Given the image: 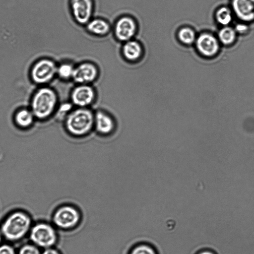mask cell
Wrapping results in <instances>:
<instances>
[{
	"label": "cell",
	"mask_w": 254,
	"mask_h": 254,
	"mask_svg": "<svg viewBox=\"0 0 254 254\" xmlns=\"http://www.w3.org/2000/svg\"><path fill=\"white\" fill-rule=\"evenodd\" d=\"M59 104L57 92L50 87L43 86L33 94L29 108L36 120L45 121L54 117Z\"/></svg>",
	"instance_id": "7a4b0ae2"
},
{
	"label": "cell",
	"mask_w": 254,
	"mask_h": 254,
	"mask_svg": "<svg viewBox=\"0 0 254 254\" xmlns=\"http://www.w3.org/2000/svg\"><path fill=\"white\" fill-rule=\"evenodd\" d=\"M80 219L79 211L74 206L65 205L58 208L53 215L54 224L63 229H68L76 226Z\"/></svg>",
	"instance_id": "30bf717a"
},
{
	"label": "cell",
	"mask_w": 254,
	"mask_h": 254,
	"mask_svg": "<svg viewBox=\"0 0 254 254\" xmlns=\"http://www.w3.org/2000/svg\"><path fill=\"white\" fill-rule=\"evenodd\" d=\"M42 254H60V253L54 249L49 248H47Z\"/></svg>",
	"instance_id": "484cf974"
},
{
	"label": "cell",
	"mask_w": 254,
	"mask_h": 254,
	"mask_svg": "<svg viewBox=\"0 0 254 254\" xmlns=\"http://www.w3.org/2000/svg\"><path fill=\"white\" fill-rule=\"evenodd\" d=\"M198 254H215L214 253L209 251H203L200 252Z\"/></svg>",
	"instance_id": "4316f807"
},
{
	"label": "cell",
	"mask_w": 254,
	"mask_h": 254,
	"mask_svg": "<svg viewBox=\"0 0 254 254\" xmlns=\"http://www.w3.org/2000/svg\"><path fill=\"white\" fill-rule=\"evenodd\" d=\"M18 254H40L39 250L32 245H25L19 250Z\"/></svg>",
	"instance_id": "603a6c76"
},
{
	"label": "cell",
	"mask_w": 254,
	"mask_h": 254,
	"mask_svg": "<svg viewBox=\"0 0 254 254\" xmlns=\"http://www.w3.org/2000/svg\"><path fill=\"white\" fill-rule=\"evenodd\" d=\"M14 125L21 129H28L34 125L36 119L29 108H21L15 111L13 116Z\"/></svg>",
	"instance_id": "2e32d148"
},
{
	"label": "cell",
	"mask_w": 254,
	"mask_h": 254,
	"mask_svg": "<svg viewBox=\"0 0 254 254\" xmlns=\"http://www.w3.org/2000/svg\"><path fill=\"white\" fill-rule=\"evenodd\" d=\"M63 123L68 135L84 137L94 130V111L91 108L74 107Z\"/></svg>",
	"instance_id": "6da1fadb"
},
{
	"label": "cell",
	"mask_w": 254,
	"mask_h": 254,
	"mask_svg": "<svg viewBox=\"0 0 254 254\" xmlns=\"http://www.w3.org/2000/svg\"><path fill=\"white\" fill-rule=\"evenodd\" d=\"M234 28L237 34H246L249 30L247 25L243 22L237 24Z\"/></svg>",
	"instance_id": "cb8c5ba5"
},
{
	"label": "cell",
	"mask_w": 254,
	"mask_h": 254,
	"mask_svg": "<svg viewBox=\"0 0 254 254\" xmlns=\"http://www.w3.org/2000/svg\"><path fill=\"white\" fill-rule=\"evenodd\" d=\"M121 55L127 63L136 64L144 57V46L141 42L134 38L122 43Z\"/></svg>",
	"instance_id": "4fadbf2b"
},
{
	"label": "cell",
	"mask_w": 254,
	"mask_h": 254,
	"mask_svg": "<svg viewBox=\"0 0 254 254\" xmlns=\"http://www.w3.org/2000/svg\"><path fill=\"white\" fill-rule=\"evenodd\" d=\"M84 27L89 34L101 38L108 36L112 30L110 23L107 19L100 17H93Z\"/></svg>",
	"instance_id": "9a60e30c"
},
{
	"label": "cell",
	"mask_w": 254,
	"mask_h": 254,
	"mask_svg": "<svg viewBox=\"0 0 254 254\" xmlns=\"http://www.w3.org/2000/svg\"><path fill=\"white\" fill-rule=\"evenodd\" d=\"M231 9L234 16L243 22L254 19V0H232Z\"/></svg>",
	"instance_id": "5bb4252c"
},
{
	"label": "cell",
	"mask_w": 254,
	"mask_h": 254,
	"mask_svg": "<svg viewBox=\"0 0 254 254\" xmlns=\"http://www.w3.org/2000/svg\"><path fill=\"white\" fill-rule=\"evenodd\" d=\"M1 232L0 231V242H1Z\"/></svg>",
	"instance_id": "83f0119b"
},
{
	"label": "cell",
	"mask_w": 254,
	"mask_h": 254,
	"mask_svg": "<svg viewBox=\"0 0 254 254\" xmlns=\"http://www.w3.org/2000/svg\"><path fill=\"white\" fill-rule=\"evenodd\" d=\"M57 65L51 59L44 58L37 61L31 69L32 81L40 85L50 82L57 76Z\"/></svg>",
	"instance_id": "5b68a950"
},
{
	"label": "cell",
	"mask_w": 254,
	"mask_h": 254,
	"mask_svg": "<svg viewBox=\"0 0 254 254\" xmlns=\"http://www.w3.org/2000/svg\"><path fill=\"white\" fill-rule=\"evenodd\" d=\"M0 254H15L13 248L7 244L0 246Z\"/></svg>",
	"instance_id": "d4e9b609"
},
{
	"label": "cell",
	"mask_w": 254,
	"mask_h": 254,
	"mask_svg": "<svg viewBox=\"0 0 254 254\" xmlns=\"http://www.w3.org/2000/svg\"><path fill=\"white\" fill-rule=\"evenodd\" d=\"M234 16L231 8L226 6L219 7L216 10L215 13L216 22L222 27L230 26Z\"/></svg>",
	"instance_id": "ac0fdd59"
},
{
	"label": "cell",
	"mask_w": 254,
	"mask_h": 254,
	"mask_svg": "<svg viewBox=\"0 0 254 254\" xmlns=\"http://www.w3.org/2000/svg\"><path fill=\"white\" fill-rule=\"evenodd\" d=\"M138 30L139 25L135 18L129 14H123L114 22L112 32L115 39L123 43L135 38Z\"/></svg>",
	"instance_id": "277c9868"
},
{
	"label": "cell",
	"mask_w": 254,
	"mask_h": 254,
	"mask_svg": "<svg viewBox=\"0 0 254 254\" xmlns=\"http://www.w3.org/2000/svg\"><path fill=\"white\" fill-rule=\"evenodd\" d=\"M91 84H75L71 89L69 101L74 107L90 108L96 102L97 92Z\"/></svg>",
	"instance_id": "8992f818"
},
{
	"label": "cell",
	"mask_w": 254,
	"mask_h": 254,
	"mask_svg": "<svg viewBox=\"0 0 254 254\" xmlns=\"http://www.w3.org/2000/svg\"><path fill=\"white\" fill-rule=\"evenodd\" d=\"M69 7L73 20L79 26H84L93 17V0H69Z\"/></svg>",
	"instance_id": "ba28073f"
},
{
	"label": "cell",
	"mask_w": 254,
	"mask_h": 254,
	"mask_svg": "<svg viewBox=\"0 0 254 254\" xmlns=\"http://www.w3.org/2000/svg\"><path fill=\"white\" fill-rule=\"evenodd\" d=\"M100 75L98 65L93 62L84 61L75 64L72 81L75 84H91Z\"/></svg>",
	"instance_id": "52a82bcc"
},
{
	"label": "cell",
	"mask_w": 254,
	"mask_h": 254,
	"mask_svg": "<svg viewBox=\"0 0 254 254\" xmlns=\"http://www.w3.org/2000/svg\"><path fill=\"white\" fill-rule=\"evenodd\" d=\"M220 43L217 37L208 32L197 36L194 45L197 51L205 58H212L219 53Z\"/></svg>",
	"instance_id": "8fae6325"
},
{
	"label": "cell",
	"mask_w": 254,
	"mask_h": 254,
	"mask_svg": "<svg viewBox=\"0 0 254 254\" xmlns=\"http://www.w3.org/2000/svg\"><path fill=\"white\" fill-rule=\"evenodd\" d=\"M31 221L25 213L16 211L10 214L1 226V232L6 239L14 242L21 239L29 231Z\"/></svg>",
	"instance_id": "3957f363"
},
{
	"label": "cell",
	"mask_w": 254,
	"mask_h": 254,
	"mask_svg": "<svg viewBox=\"0 0 254 254\" xmlns=\"http://www.w3.org/2000/svg\"><path fill=\"white\" fill-rule=\"evenodd\" d=\"M177 37L181 43L186 46H190L194 44L197 36L193 29L186 26L178 30Z\"/></svg>",
	"instance_id": "ffe728a7"
},
{
	"label": "cell",
	"mask_w": 254,
	"mask_h": 254,
	"mask_svg": "<svg viewBox=\"0 0 254 254\" xmlns=\"http://www.w3.org/2000/svg\"><path fill=\"white\" fill-rule=\"evenodd\" d=\"M30 238L36 245L47 249L56 244L57 235L51 225L45 223H39L31 229Z\"/></svg>",
	"instance_id": "9c48e42d"
},
{
	"label": "cell",
	"mask_w": 254,
	"mask_h": 254,
	"mask_svg": "<svg viewBox=\"0 0 254 254\" xmlns=\"http://www.w3.org/2000/svg\"><path fill=\"white\" fill-rule=\"evenodd\" d=\"M75 64L68 61L61 63L57 65V76L64 81L72 80Z\"/></svg>",
	"instance_id": "d6986e66"
},
{
	"label": "cell",
	"mask_w": 254,
	"mask_h": 254,
	"mask_svg": "<svg viewBox=\"0 0 254 254\" xmlns=\"http://www.w3.org/2000/svg\"><path fill=\"white\" fill-rule=\"evenodd\" d=\"M117 127L115 118L108 112L99 109L94 112V130L103 137L113 134Z\"/></svg>",
	"instance_id": "7c38bea8"
},
{
	"label": "cell",
	"mask_w": 254,
	"mask_h": 254,
	"mask_svg": "<svg viewBox=\"0 0 254 254\" xmlns=\"http://www.w3.org/2000/svg\"><path fill=\"white\" fill-rule=\"evenodd\" d=\"M129 254H157V253L150 246L140 244L133 248Z\"/></svg>",
	"instance_id": "7402d4cb"
},
{
	"label": "cell",
	"mask_w": 254,
	"mask_h": 254,
	"mask_svg": "<svg viewBox=\"0 0 254 254\" xmlns=\"http://www.w3.org/2000/svg\"><path fill=\"white\" fill-rule=\"evenodd\" d=\"M237 35L234 27L227 26L222 27L218 31L217 37L221 44L229 46L235 42Z\"/></svg>",
	"instance_id": "e0dca14e"
},
{
	"label": "cell",
	"mask_w": 254,
	"mask_h": 254,
	"mask_svg": "<svg viewBox=\"0 0 254 254\" xmlns=\"http://www.w3.org/2000/svg\"><path fill=\"white\" fill-rule=\"evenodd\" d=\"M74 107L69 101L60 103L54 117H55L57 120L63 122Z\"/></svg>",
	"instance_id": "44dd1931"
}]
</instances>
